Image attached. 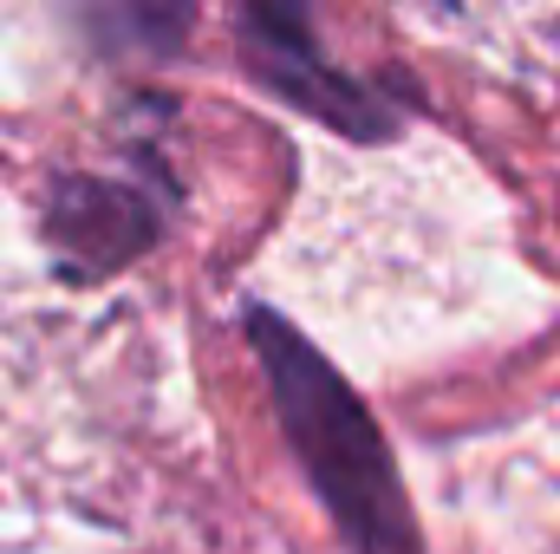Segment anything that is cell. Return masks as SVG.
<instances>
[{
    "mask_svg": "<svg viewBox=\"0 0 560 554\" xmlns=\"http://www.w3.org/2000/svg\"><path fill=\"white\" fill-rule=\"evenodd\" d=\"M242 326H248V346L268 372V399H275L293 457H300V476L319 496V509L332 516L339 542L352 554H423L418 509L405 496L398 457H392L378 417L365 412V399L275 307L248 300Z\"/></svg>",
    "mask_w": 560,
    "mask_h": 554,
    "instance_id": "cell-1",
    "label": "cell"
},
{
    "mask_svg": "<svg viewBox=\"0 0 560 554\" xmlns=\"http://www.w3.org/2000/svg\"><path fill=\"white\" fill-rule=\"evenodd\" d=\"M235 46L248 79L280 99L287 112L339 131L352 143H392L405 131L411 99L398 85H372L346 66L326 59L319 26H313V0H242L235 7Z\"/></svg>",
    "mask_w": 560,
    "mask_h": 554,
    "instance_id": "cell-2",
    "label": "cell"
},
{
    "mask_svg": "<svg viewBox=\"0 0 560 554\" xmlns=\"http://www.w3.org/2000/svg\"><path fill=\"white\" fill-rule=\"evenodd\" d=\"M46 235L66 262V275L105 280L131 268L143 249L163 235V203L138 183H105V176H72L52 189Z\"/></svg>",
    "mask_w": 560,
    "mask_h": 554,
    "instance_id": "cell-3",
    "label": "cell"
},
{
    "mask_svg": "<svg viewBox=\"0 0 560 554\" xmlns=\"http://www.w3.org/2000/svg\"><path fill=\"white\" fill-rule=\"evenodd\" d=\"M72 20L98 59H176L196 0H72Z\"/></svg>",
    "mask_w": 560,
    "mask_h": 554,
    "instance_id": "cell-4",
    "label": "cell"
}]
</instances>
